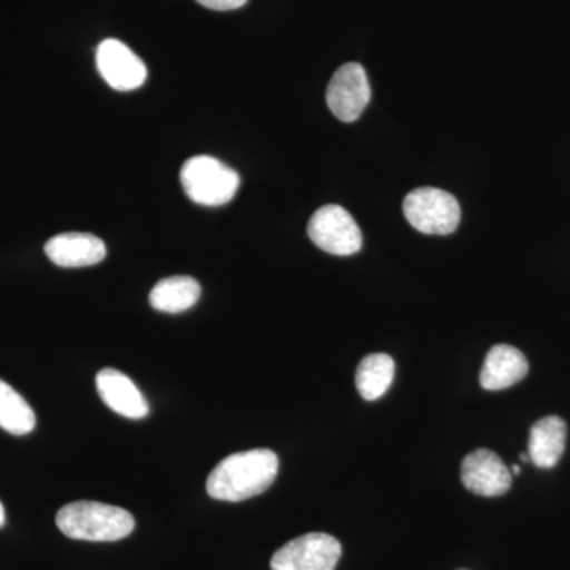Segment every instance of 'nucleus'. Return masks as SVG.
<instances>
[{
    "instance_id": "nucleus-14",
    "label": "nucleus",
    "mask_w": 570,
    "mask_h": 570,
    "mask_svg": "<svg viewBox=\"0 0 570 570\" xmlns=\"http://www.w3.org/2000/svg\"><path fill=\"white\" fill-rule=\"evenodd\" d=\"M200 284L194 277L171 276L154 285L149 303L160 313L179 314L190 309L200 299Z\"/></svg>"
},
{
    "instance_id": "nucleus-18",
    "label": "nucleus",
    "mask_w": 570,
    "mask_h": 570,
    "mask_svg": "<svg viewBox=\"0 0 570 570\" xmlns=\"http://www.w3.org/2000/svg\"><path fill=\"white\" fill-rule=\"evenodd\" d=\"M6 524V509H3L2 502H0V528Z\"/></svg>"
},
{
    "instance_id": "nucleus-3",
    "label": "nucleus",
    "mask_w": 570,
    "mask_h": 570,
    "mask_svg": "<svg viewBox=\"0 0 570 570\" xmlns=\"http://www.w3.org/2000/svg\"><path fill=\"white\" fill-rule=\"evenodd\" d=\"M184 193L202 206H223L238 193L239 175L212 156H195L181 168Z\"/></svg>"
},
{
    "instance_id": "nucleus-16",
    "label": "nucleus",
    "mask_w": 570,
    "mask_h": 570,
    "mask_svg": "<svg viewBox=\"0 0 570 570\" xmlns=\"http://www.w3.org/2000/svg\"><path fill=\"white\" fill-rule=\"evenodd\" d=\"M36 423V414L28 401L0 379V428L14 436H24L33 431Z\"/></svg>"
},
{
    "instance_id": "nucleus-15",
    "label": "nucleus",
    "mask_w": 570,
    "mask_h": 570,
    "mask_svg": "<svg viewBox=\"0 0 570 570\" xmlns=\"http://www.w3.org/2000/svg\"><path fill=\"white\" fill-rule=\"evenodd\" d=\"M395 379V362L387 354H371L362 360L356 370L355 384L366 401L384 396Z\"/></svg>"
},
{
    "instance_id": "nucleus-2",
    "label": "nucleus",
    "mask_w": 570,
    "mask_h": 570,
    "mask_svg": "<svg viewBox=\"0 0 570 570\" xmlns=\"http://www.w3.org/2000/svg\"><path fill=\"white\" fill-rule=\"evenodd\" d=\"M56 524L70 539L116 542L132 534L135 520L132 513L116 505L78 501L59 510Z\"/></svg>"
},
{
    "instance_id": "nucleus-5",
    "label": "nucleus",
    "mask_w": 570,
    "mask_h": 570,
    "mask_svg": "<svg viewBox=\"0 0 570 570\" xmlns=\"http://www.w3.org/2000/svg\"><path fill=\"white\" fill-rule=\"evenodd\" d=\"M311 242L333 255H352L363 246V235L358 224L346 208L326 205L317 209L307 225Z\"/></svg>"
},
{
    "instance_id": "nucleus-6",
    "label": "nucleus",
    "mask_w": 570,
    "mask_h": 570,
    "mask_svg": "<svg viewBox=\"0 0 570 570\" xmlns=\"http://www.w3.org/2000/svg\"><path fill=\"white\" fill-rule=\"evenodd\" d=\"M341 553L340 540L325 532H309L281 547L273 554L272 570H335Z\"/></svg>"
},
{
    "instance_id": "nucleus-11",
    "label": "nucleus",
    "mask_w": 570,
    "mask_h": 570,
    "mask_svg": "<svg viewBox=\"0 0 570 570\" xmlns=\"http://www.w3.org/2000/svg\"><path fill=\"white\" fill-rule=\"evenodd\" d=\"M45 254L62 268H81L100 264L107 257V246L97 236L71 232L48 239Z\"/></svg>"
},
{
    "instance_id": "nucleus-1",
    "label": "nucleus",
    "mask_w": 570,
    "mask_h": 570,
    "mask_svg": "<svg viewBox=\"0 0 570 570\" xmlns=\"http://www.w3.org/2000/svg\"><path fill=\"white\" fill-rule=\"evenodd\" d=\"M277 472L279 459L273 450L255 449L234 453L213 469L206 480V491L217 501H246L268 490Z\"/></svg>"
},
{
    "instance_id": "nucleus-8",
    "label": "nucleus",
    "mask_w": 570,
    "mask_h": 570,
    "mask_svg": "<svg viewBox=\"0 0 570 570\" xmlns=\"http://www.w3.org/2000/svg\"><path fill=\"white\" fill-rule=\"evenodd\" d=\"M97 69L116 91H134L148 78L145 62L122 41L104 40L97 48Z\"/></svg>"
},
{
    "instance_id": "nucleus-13",
    "label": "nucleus",
    "mask_w": 570,
    "mask_h": 570,
    "mask_svg": "<svg viewBox=\"0 0 570 570\" xmlns=\"http://www.w3.org/2000/svg\"><path fill=\"white\" fill-rule=\"evenodd\" d=\"M568 441V425L564 420L550 415V417L540 419L531 428L530 448L528 455L535 466L540 469H551L557 466L566 450Z\"/></svg>"
},
{
    "instance_id": "nucleus-9",
    "label": "nucleus",
    "mask_w": 570,
    "mask_h": 570,
    "mask_svg": "<svg viewBox=\"0 0 570 570\" xmlns=\"http://www.w3.org/2000/svg\"><path fill=\"white\" fill-rule=\"evenodd\" d=\"M461 480L478 497L497 498L508 493L512 487V472L497 453L479 449L463 460Z\"/></svg>"
},
{
    "instance_id": "nucleus-19",
    "label": "nucleus",
    "mask_w": 570,
    "mask_h": 570,
    "mask_svg": "<svg viewBox=\"0 0 570 570\" xmlns=\"http://www.w3.org/2000/svg\"><path fill=\"white\" fill-rule=\"evenodd\" d=\"M510 472H512V475H519L521 472V469H520V466H517V464H513L512 471H510Z\"/></svg>"
},
{
    "instance_id": "nucleus-17",
    "label": "nucleus",
    "mask_w": 570,
    "mask_h": 570,
    "mask_svg": "<svg viewBox=\"0 0 570 570\" xmlns=\"http://www.w3.org/2000/svg\"><path fill=\"white\" fill-rule=\"evenodd\" d=\"M197 2L209 10L227 11L242 9L247 0H197Z\"/></svg>"
},
{
    "instance_id": "nucleus-4",
    "label": "nucleus",
    "mask_w": 570,
    "mask_h": 570,
    "mask_svg": "<svg viewBox=\"0 0 570 570\" xmlns=\"http://www.w3.org/2000/svg\"><path fill=\"white\" fill-rule=\"evenodd\" d=\"M407 223L425 235H450L460 225V204L452 194L438 187H419L404 198Z\"/></svg>"
},
{
    "instance_id": "nucleus-12",
    "label": "nucleus",
    "mask_w": 570,
    "mask_h": 570,
    "mask_svg": "<svg viewBox=\"0 0 570 570\" xmlns=\"http://www.w3.org/2000/svg\"><path fill=\"white\" fill-rule=\"evenodd\" d=\"M530 365L519 348L509 344H498L487 354L480 371V385L489 392H499L519 384L527 377Z\"/></svg>"
},
{
    "instance_id": "nucleus-7",
    "label": "nucleus",
    "mask_w": 570,
    "mask_h": 570,
    "mask_svg": "<svg viewBox=\"0 0 570 570\" xmlns=\"http://www.w3.org/2000/svg\"><path fill=\"white\" fill-rule=\"evenodd\" d=\"M371 100L370 81L360 63L348 62L336 70L326 89V105L340 121L354 122Z\"/></svg>"
},
{
    "instance_id": "nucleus-10",
    "label": "nucleus",
    "mask_w": 570,
    "mask_h": 570,
    "mask_svg": "<svg viewBox=\"0 0 570 570\" xmlns=\"http://www.w3.org/2000/svg\"><path fill=\"white\" fill-rule=\"evenodd\" d=\"M96 385L104 403L116 414L132 420L142 419L149 414L148 401L121 371L105 367L97 374Z\"/></svg>"
}]
</instances>
